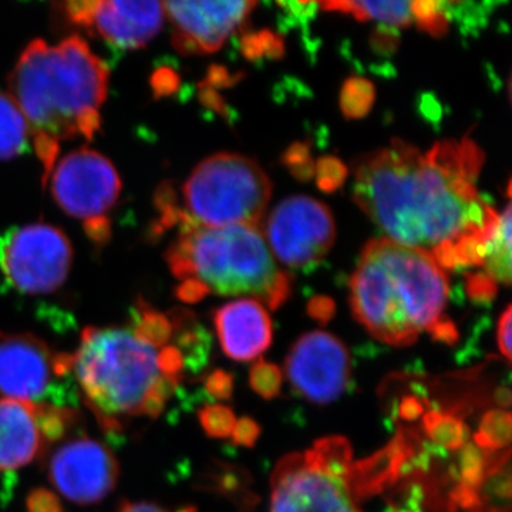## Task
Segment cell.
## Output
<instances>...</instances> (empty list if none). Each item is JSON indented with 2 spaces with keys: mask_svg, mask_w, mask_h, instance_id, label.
Returning a JSON list of instances; mask_svg holds the SVG:
<instances>
[{
  "mask_svg": "<svg viewBox=\"0 0 512 512\" xmlns=\"http://www.w3.org/2000/svg\"><path fill=\"white\" fill-rule=\"evenodd\" d=\"M483 163L470 138L440 141L427 153L393 138L357 163L353 198L389 239L441 268L483 265L500 222L477 188Z\"/></svg>",
  "mask_w": 512,
  "mask_h": 512,
  "instance_id": "cell-1",
  "label": "cell"
},
{
  "mask_svg": "<svg viewBox=\"0 0 512 512\" xmlns=\"http://www.w3.org/2000/svg\"><path fill=\"white\" fill-rule=\"evenodd\" d=\"M109 79V67L82 37L55 46L36 39L23 50L9 76L10 96L28 123L43 181L64 141L96 136Z\"/></svg>",
  "mask_w": 512,
  "mask_h": 512,
  "instance_id": "cell-2",
  "label": "cell"
},
{
  "mask_svg": "<svg viewBox=\"0 0 512 512\" xmlns=\"http://www.w3.org/2000/svg\"><path fill=\"white\" fill-rule=\"evenodd\" d=\"M185 357L177 346H156L126 328H86L72 355L84 402L107 431L123 421L156 419L181 382Z\"/></svg>",
  "mask_w": 512,
  "mask_h": 512,
  "instance_id": "cell-3",
  "label": "cell"
},
{
  "mask_svg": "<svg viewBox=\"0 0 512 512\" xmlns=\"http://www.w3.org/2000/svg\"><path fill=\"white\" fill-rule=\"evenodd\" d=\"M448 292L446 269L433 256L373 239L350 279V306L373 338L402 348L443 318Z\"/></svg>",
  "mask_w": 512,
  "mask_h": 512,
  "instance_id": "cell-4",
  "label": "cell"
},
{
  "mask_svg": "<svg viewBox=\"0 0 512 512\" xmlns=\"http://www.w3.org/2000/svg\"><path fill=\"white\" fill-rule=\"evenodd\" d=\"M165 259L180 284L194 282L208 293L254 296L271 309L291 296V279L256 225L180 228Z\"/></svg>",
  "mask_w": 512,
  "mask_h": 512,
  "instance_id": "cell-5",
  "label": "cell"
},
{
  "mask_svg": "<svg viewBox=\"0 0 512 512\" xmlns=\"http://www.w3.org/2000/svg\"><path fill=\"white\" fill-rule=\"evenodd\" d=\"M271 195V180L255 160L241 154H215L195 167L180 191L161 185L154 229L258 225Z\"/></svg>",
  "mask_w": 512,
  "mask_h": 512,
  "instance_id": "cell-6",
  "label": "cell"
},
{
  "mask_svg": "<svg viewBox=\"0 0 512 512\" xmlns=\"http://www.w3.org/2000/svg\"><path fill=\"white\" fill-rule=\"evenodd\" d=\"M352 451L316 443L279 461L272 476L271 512H362L350 490Z\"/></svg>",
  "mask_w": 512,
  "mask_h": 512,
  "instance_id": "cell-7",
  "label": "cell"
},
{
  "mask_svg": "<svg viewBox=\"0 0 512 512\" xmlns=\"http://www.w3.org/2000/svg\"><path fill=\"white\" fill-rule=\"evenodd\" d=\"M49 180L57 205L82 221L94 244H106L111 237V211L121 192L120 175L109 158L90 148H80L53 167Z\"/></svg>",
  "mask_w": 512,
  "mask_h": 512,
  "instance_id": "cell-8",
  "label": "cell"
},
{
  "mask_svg": "<svg viewBox=\"0 0 512 512\" xmlns=\"http://www.w3.org/2000/svg\"><path fill=\"white\" fill-rule=\"evenodd\" d=\"M72 261L69 238L52 225H23L0 234V274L26 295L55 292L66 281Z\"/></svg>",
  "mask_w": 512,
  "mask_h": 512,
  "instance_id": "cell-9",
  "label": "cell"
},
{
  "mask_svg": "<svg viewBox=\"0 0 512 512\" xmlns=\"http://www.w3.org/2000/svg\"><path fill=\"white\" fill-rule=\"evenodd\" d=\"M335 237L332 212L323 202L305 195L286 198L266 222V238L276 258L292 268L322 261Z\"/></svg>",
  "mask_w": 512,
  "mask_h": 512,
  "instance_id": "cell-10",
  "label": "cell"
},
{
  "mask_svg": "<svg viewBox=\"0 0 512 512\" xmlns=\"http://www.w3.org/2000/svg\"><path fill=\"white\" fill-rule=\"evenodd\" d=\"M72 376V355L53 353L30 333L0 335V394L5 399L45 404L57 380Z\"/></svg>",
  "mask_w": 512,
  "mask_h": 512,
  "instance_id": "cell-11",
  "label": "cell"
},
{
  "mask_svg": "<svg viewBox=\"0 0 512 512\" xmlns=\"http://www.w3.org/2000/svg\"><path fill=\"white\" fill-rule=\"evenodd\" d=\"M286 376L293 389L313 404H329L348 390L352 377L349 350L322 330L305 333L289 350Z\"/></svg>",
  "mask_w": 512,
  "mask_h": 512,
  "instance_id": "cell-12",
  "label": "cell"
},
{
  "mask_svg": "<svg viewBox=\"0 0 512 512\" xmlns=\"http://www.w3.org/2000/svg\"><path fill=\"white\" fill-rule=\"evenodd\" d=\"M63 13L74 26L100 37L120 50L148 45L163 28V3L73 0L63 3Z\"/></svg>",
  "mask_w": 512,
  "mask_h": 512,
  "instance_id": "cell-13",
  "label": "cell"
},
{
  "mask_svg": "<svg viewBox=\"0 0 512 512\" xmlns=\"http://www.w3.org/2000/svg\"><path fill=\"white\" fill-rule=\"evenodd\" d=\"M119 474V461L110 448L89 437L66 441L47 463L50 483L76 504L99 503L114 490Z\"/></svg>",
  "mask_w": 512,
  "mask_h": 512,
  "instance_id": "cell-14",
  "label": "cell"
},
{
  "mask_svg": "<svg viewBox=\"0 0 512 512\" xmlns=\"http://www.w3.org/2000/svg\"><path fill=\"white\" fill-rule=\"evenodd\" d=\"M255 2H164L165 18L173 29V45L183 55H208L220 50L229 36L241 28Z\"/></svg>",
  "mask_w": 512,
  "mask_h": 512,
  "instance_id": "cell-15",
  "label": "cell"
},
{
  "mask_svg": "<svg viewBox=\"0 0 512 512\" xmlns=\"http://www.w3.org/2000/svg\"><path fill=\"white\" fill-rule=\"evenodd\" d=\"M214 325L225 355L237 362H251L271 346V318L255 299L222 306L214 313Z\"/></svg>",
  "mask_w": 512,
  "mask_h": 512,
  "instance_id": "cell-16",
  "label": "cell"
},
{
  "mask_svg": "<svg viewBox=\"0 0 512 512\" xmlns=\"http://www.w3.org/2000/svg\"><path fill=\"white\" fill-rule=\"evenodd\" d=\"M47 444L37 423L36 404L0 399V471L28 466Z\"/></svg>",
  "mask_w": 512,
  "mask_h": 512,
  "instance_id": "cell-17",
  "label": "cell"
},
{
  "mask_svg": "<svg viewBox=\"0 0 512 512\" xmlns=\"http://www.w3.org/2000/svg\"><path fill=\"white\" fill-rule=\"evenodd\" d=\"M318 6L328 12L350 13L359 22L376 20L396 28L413 23L412 2H325Z\"/></svg>",
  "mask_w": 512,
  "mask_h": 512,
  "instance_id": "cell-18",
  "label": "cell"
},
{
  "mask_svg": "<svg viewBox=\"0 0 512 512\" xmlns=\"http://www.w3.org/2000/svg\"><path fill=\"white\" fill-rule=\"evenodd\" d=\"M30 133L16 101L0 90V160H10L26 153Z\"/></svg>",
  "mask_w": 512,
  "mask_h": 512,
  "instance_id": "cell-19",
  "label": "cell"
},
{
  "mask_svg": "<svg viewBox=\"0 0 512 512\" xmlns=\"http://www.w3.org/2000/svg\"><path fill=\"white\" fill-rule=\"evenodd\" d=\"M511 204L508 202L505 211L500 215V222L485 252V274L495 282L511 284Z\"/></svg>",
  "mask_w": 512,
  "mask_h": 512,
  "instance_id": "cell-20",
  "label": "cell"
},
{
  "mask_svg": "<svg viewBox=\"0 0 512 512\" xmlns=\"http://www.w3.org/2000/svg\"><path fill=\"white\" fill-rule=\"evenodd\" d=\"M423 429L434 447L444 451H458L470 439V429L456 414L430 410L424 414Z\"/></svg>",
  "mask_w": 512,
  "mask_h": 512,
  "instance_id": "cell-21",
  "label": "cell"
},
{
  "mask_svg": "<svg viewBox=\"0 0 512 512\" xmlns=\"http://www.w3.org/2000/svg\"><path fill=\"white\" fill-rule=\"evenodd\" d=\"M511 413L508 410H490L481 417L474 434V444L483 451H498L511 443Z\"/></svg>",
  "mask_w": 512,
  "mask_h": 512,
  "instance_id": "cell-22",
  "label": "cell"
},
{
  "mask_svg": "<svg viewBox=\"0 0 512 512\" xmlns=\"http://www.w3.org/2000/svg\"><path fill=\"white\" fill-rule=\"evenodd\" d=\"M376 100L372 82L362 77H352L343 84L340 92V109L346 119L356 120L367 116Z\"/></svg>",
  "mask_w": 512,
  "mask_h": 512,
  "instance_id": "cell-23",
  "label": "cell"
},
{
  "mask_svg": "<svg viewBox=\"0 0 512 512\" xmlns=\"http://www.w3.org/2000/svg\"><path fill=\"white\" fill-rule=\"evenodd\" d=\"M487 471V458H485L484 451L476 444L467 443L466 446L458 450L456 474H454L458 485L480 491L485 477H487Z\"/></svg>",
  "mask_w": 512,
  "mask_h": 512,
  "instance_id": "cell-24",
  "label": "cell"
},
{
  "mask_svg": "<svg viewBox=\"0 0 512 512\" xmlns=\"http://www.w3.org/2000/svg\"><path fill=\"white\" fill-rule=\"evenodd\" d=\"M37 423L47 446L62 440L77 420L76 412L55 404H36Z\"/></svg>",
  "mask_w": 512,
  "mask_h": 512,
  "instance_id": "cell-25",
  "label": "cell"
},
{
  "mask_svg": "<svg viewBox=\"0 0 512 512\" xmlns=\"http://www.w3.org/2000/svg\"><path fill=\"white\" fill-rule=\"evenodd\" d=\"M412 15L413 22H416L419 28L429 35H446L448 15L444 8V2H433V0L412 2Z\"/></svg>",
  "mask_w": 512,
  "mask_h": 512,
  "instance_id": "cell-26",
  "label": "cell"
},
{
  "mask_svg": "<svg viewBox=\"0 0 512 512\" xmlns=\"http://www.w3.org/2000/svg\"><path fill=\"white\" fill-rule=\"evenodd\" d=\"M282 382H284V376L281 369L266 360L256 362L249 372L251 389L265 400L276 399L281 394Z\"/></svg>",
  "mask_w": 512,
  "mask_h": 512,
  "instance_id": "cell-27",
  "label": "cell"
},
{
  "mask_svg": "<svg viewBox=\"0 0 512 512\" xmlns=\"http://www.w3.org/2000/svg\"><path fill=\"white\" fill-rule=\"evenodd\" d=\"M241 50L249 60L279 59L284 56V40L275 33L264 30V32L249 33L241 39Z\"/></svg>",
  "mask_w": 512,
  "mask_h": 512,
  "instance_id": "cell-28",
  "label": "cell"
},
{
  "mask_svg": "<svg viewBox=\"0 0 512 512\" xmlns=\"http://www.w3.org/2000/svg\"><path fill=\"white\" fill-rule=\"evenodd\" d=\"M198 419H200L205 433L214 439H225V437L231 436L235 423H237L234 412L222 404H208V406L202 407L198 412Z\"/></svg>",
  "mask_w": 512,
  "mask_h": 512,
  "instance_id": "cell-29",
  "label": "cell"
},
{
  "mask_svg": "<svg viewBox=\"0 0 512 512\" xmlns=\"http://www.w3.org/2000/svg\"><path fill=\"white\" fill-rule=\"evenodd\" d=\"M316 183L320 190L335 192L348 177V168L336 157H322L315 164Z\"/></svg>",
  "mask_w": 512,
  "mask_h": 512,
  "instance_id": "cell-30",
  "label": "cell"
},
{
  "mask_svg": "<svg viewBox=\"0 0 512 512\" xmlns=\"http://www.w3.org/2000/svg\"><path fill=\"white\" fill-rule=\"evenodd\" d=\"M285 167L299 181L312 180L315 175V163L311 156V148L305 143L292 144L284 154Z\"/></svg>",
  "mask_w": 512,
  "mask_h": 512,
  "instance_id": "cell-31",
  "label": "cell"
},
{
  "mask_svg": "<svg viewBox=\"0 0 512 512\" xmlns=\"http://www.w3.org/2000/svg\"><path fill=\"white\" fill-rule=\"evenodd\" d=\"M467 296L478 305H488L497 296V282L485 272L467 275Z\"/></svg>",
  "mask_w": 512,
  "mask_h": 512,
  "instance_id": "cell-32",
  "label": "cell"
},
{
  "mask_svg": "<svg viewBox=\"0 0 512 512\" xmlns=\"http://www.w3.org/2000/svg\"><path fill=\"white\" fill-rule=\"evenodd\" d=\"M205 392L215 400H229L234 392V376L225 370H214L205 379Z\"/></svg>",
  "mask_w": 512,
  "mask_h": 512,
  "instance_id": "cell-33",
  "label": "cell"
},
{
  "mask_svg": "<svg viewBox=\"0 0 512 512\" xmlns=\"http://www.w3.org/2000/svg\"><path fill=\"white\" fill-rule=\"evenodd\" d=\"M28 512H63L62 503L52 491L37 488L28 495L26 500Z\"/></svg>",
  "mask_w": 512,
  "mask_h": 512,
  "instance_id": "cell-34",
  "label": "cell"
},
{
  "mask_svg": "<svg viewBox=\"0 0 512 512\" xmlns=\"http://www.w3.org/2000/svg\"><path fill=\"white\" fill-rule=\"evenodd\" d=\"M231 436L237 446L254 447L261 436V426L251 417H242L235 423Z\"/></svg>",
  "mask_w": 512,
  "mask_h": 512,
  "instance_id": "cell-35",
  "label": "cell"
},
{
  "mask_svg": "<svg viewBox=\"0 0 512 512\" xmlns=\"http://www.w3.org/2000/svg\"><path fill=\"white\" fill-rule=\"evenodd\" d=\"M336 305L329 296H315L308 303V315L320 325H326L333 319Z\"/></svg>",
  "mask_w": 512,
  "mask_h": 512,
  "instance_id": "cell-36",
  "label": "cell"
},
{
  "mask_svg": "<svg viewBox=\"0 0 512 512\" xmlns=\"http://www.w3.org/2000/svg\"><path fill=\"white\" fill-rule=\"evenodd\" d=\"M512 308L507 306L498 322L497 342L501 355L511 362Z\"/></svg>",
  "mask_w": 512,
  "mask_h": 512,
  "instance_id": "cell-37",
  "label": "cell"
},
{
  "mask_svg": "<svg viewBox=\"0 0 512 512\" xmlns=\"http://www.w3.org/2000/svg\"><path fill=\"white\" fill-rule=\"evenodd\" d=\"M431 338L436 342L446 343V345H456L458 340V330L456 323L447 318H441L433 328L429 330Z\"/></svg>",
  "mask_w": 512,
  "mask_h": 512,
  "instance_id": "cell-38",
  "label": "cell"
},
{
  "mask_svg": "<svg viewBox=\"0 0 512 512\" xmlns=\"http://www.w3.org/2000/svg\"><path fill=\"white\" fill-rule=\"evenodd\" d=\"M426 412V403L419 396H404L399 404V417L404 421H416Z\"/></svg>",
  "mask_w": 512,
  "mask_h": 512,
  "instance_id": "cell-39",
  "label": "cell"
},
{
  "mask_svg": "<svg viewBox=\"0 0 512 512\" xmlns=\"http://www.w3.org/2000/svg\"><path fill=\"white\" fill-rule=\"evenodd\" d=\"M397 43H399V39H397L396 33L389 29L377 30L375 39H373V46H376V50L379 52H393Z\"/></svg>",
  "mask_w": 512,
  "mask_h": 512,
  "instance_id": "cell-40",
  "label": "cell"
},
{
  "mask_svg": "<svg viewBox=\"0 0 512 512\" xmlns=\"http://www.w3.org/2000/svg\"><path fill=\"white\" fill-rule=\"evenodd\" d=\"M119 512H168L163 507H158L156 504L151 503H130L126 501L120 505ZM180 512H194V508H185Z\"/></svg>",
  "mask_w": 512,
  "mask_h": 512,
  "instance_id": "cell-41",
  "label": "cell"
},
{
  "mask_svg": "<svg viewBox=\"0 0 512 512\" xmlns=\"http://www.w3.org/2000/svg\"><path fill=\"white\" fill-rule=\"evenodd\" d=\"M495 403L498 404V406L505 407V409H508L511 404V393L510 390L507 389V387H500V389L495 392L494 396Z\"/></svg>",
  "mask_w": 512,
  "mask_h": 512,
  "instance_id": "cell-42",
  "label": "cell"
}]
</instances>
